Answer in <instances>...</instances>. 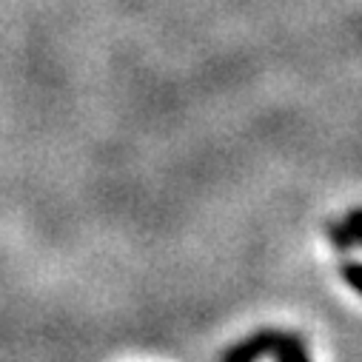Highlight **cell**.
I'll return each instance as SVG.
<instances>
[{
	"instance_id": "1",
	"label": "cell",
	"mask_w": 362,
	"mask_h": 362,
	"mask_svg": "<svg viewBox=\"0 0 362 362\" xmlns=\"http://www.w3.org/2000/svg\"><path fill=\"white\" fill-rule=\"evenodd\" d=\"M259 359L311 362L303 337L294 331H280V328H259L220 354V362H259Z\"/></svg>"
},
{
	"instance_id": "2",
	"label": "cell",
	"mask_w": 362,
	"mask_h": 362,
	"mask_svg": "<svg viewBox=\"0 0 362 362\" xmlns=\"http://www.w3.org/2000/svg\"><path fill=\"white\" fill-rule=\"evenodd\" d=\"M328 240H331V245H334L337 251H342V254L354 248V240H351V234H348V228H345L342 220L328 223Z\"/></svg>"
},
{
	"instance_id": "3",
	"label": "cell",
	"mask_w": 362,
	"mask_h": 362,
	"mask_svg": "<svg viewBox=\"0 0 362 362\" xmlns=\"http://www.w3.org/2000/svg\"><path fill=\"white\" fill-rule=\"evenodd\" d=\"M342 280H345L356 294H362V262L345 259V262H342Z\"/></svg>"
},
{
	"instance_id": "4",
	"label": "cell",
	"mask_w": 362,
	"mask_h": 362,
	"mask_svg": "<svg viewBox=\"0 0 362 362\" xmlns=\"http://www.w3.org/2000/svg\"><path fill=\"white\" fill-rule=\"evenodd\" d=\"M342 223H345V228H348V234H351L354 245H362V209L348 211V217H345Z\"/></svg>"
}]
</instances>
